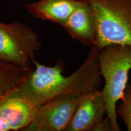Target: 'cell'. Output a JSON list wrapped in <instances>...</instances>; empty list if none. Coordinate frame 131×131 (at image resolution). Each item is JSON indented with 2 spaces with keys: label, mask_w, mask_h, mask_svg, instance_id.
Returning a JSON list of instances; mask_svg holds the SVG:
<instances>
[{
  "label": "cell",
  "mask_w": 131,
  "mask_h": 131,
  "mask_svg": "<svg viewBox=\"0 0 131 131\" xmlns=\"http://www.w3.org/2000/svg\"><path fill=\"white\" fill-rule=\"evenodd\" d=\"M100 50L92 46L88 56L72 74L63 75L64 65L58 61L47 66L34 60V69L27 79L12 94L38 107L50 100L66 95H81L100 89L103 80L99 69Z\"/></svg>",
  "instance_id": "6da1fadb"
},
{
  "label": "cell",
  "mask_w": 131,
  "mask_h": 131,
  "mask_svg": "<svg viewBox=\"0 0 131 131\" xmlns=\"http://www.w3.org/2000/svg\"><path fill=\"white\" fill-rule=\"evenodd\" d=\"M98 64L104 80L101 90L106 104V117L112 123L113 130L119 131L116 111L117 103L122 100L131 69V46L111 45L100 52Z\"/></svg>",
  "instance_id": "7a4b0ae2"
},
{
  "label": "cell",
  "mask_w": 131,
  "mask_h": 131,
  "mask_svg": "<svg viewBox=\"0 0 131 131\" xmlns=\"http://www.w3.org/2000/svg\"><path fill=\"white\" fill-rule=\"evenodd\" d=\"M94 10L97 21L95 46H131V0H86Z\"/></svg>",
  "instance_id": "3957f363"
},
{
  "label": "cell",
  "mask_w": 131,
  "mask_h": 131,
  "mask_svg": "<svg viewBox=\"0 0 131 131\" xmlns=\"http://www.w3.org/2000/svg\"><path fill=\"white\" fill-rule=\"evenodd\" d=\"M41 46L38 34L26 24L0 22V60L30 68Z\"/></svg>",
  "instance_id": "277c9868"
},
{
  "label": "cell",
  "mask_w": 131,
  "mask_h": 131,
  "mask_svg": "<svg viewBox=\"0 0 131 131\" xmlns=\"http://www.w3.org/2000/svg\"><path fill=\"white\" fill-rule=\"evenodd\" d=\"M82 95H66L44 103L23 131H66Z\"/></svg>",
  "instance_id": "5b68a950"
},
{
  "label": "cell",
  "mask_w": 131,
  "mask_h": 131,
  "mask_svg": "<svg viewBox=\"0 0 131 131\" xmlns=\"http://www.w3.org/2000/svg\"><path fill=\"white\" fill-rule=\"evenodd\" d=\"M61 26L72 38L87 46H95L98 26L95 13L86 0H80L77 7Z\"/></svg>",
  "instance_id": "8992f818"
},
{
  "label": "cell",
  "mask_w": 131,
  "mask_h": 131,
  "mask_svg": "<svg viewBox=\"0 0 131 131\" xmlns=\"http://www.w3.org/2000/svg\"><path fill=\"white\" fill-rule=\"evenodd\" d=\"M105 115L106 104L101 90L83 94L66 131H92Z\"/></svg>",
  "instance_id": "52a82bcc"
},
{
  "label": "cell",
  "mask_w": 131,
  "mask_h": 131,
  "mask_svg": "<svg viewBox=\"0 0 131 131\" xmlns=\"http://www.w3.org/2000/svg\"><path fill=\"white\" fill-rule=\"evenodd\" d=\"M37 110V107L13 94L0 101V115L13 131H23L35 119Z\"/></svg>",
  "instance_id": "ba28073f"
},
{
  "label": "cell",
  "mask_w": 131,
  "mask_h": 131,
  "mask_svg": "<svg viewBox=\"0 0 131 131\" xmlns=\"http://www.w3.org/2000/svg\"><path fill=\"white\" fill-rule=\"evenodd\" d=\"M80 0H40L25 5L27 12L37 18L61 26L79 4Z\"/></svg>",
  "instance_id": "9c48e42d"
},
{
  "label": "cell",
  "mask_w": 131,
  "mask_h": 131,
  "mask_svg": "<svg viewBox=\"0 0 131 131\" xmlns=\"http://www.w3.org/2000/svg\"><path fill=\"white\" fill-rule=\"evenodd\" d=\"M34 69V66L24 68L0 60V101L18 88L27 79Z\"/></svg>",
  "instance_id": "30bf717a"
},
{
  "label": "cell",
  "mask_w": 131,
  "mask_h": 131,
  "mask_svg": "<svg viewBox=\"0 0 131 131\" xmlns=\"http://www.w3.org/2000/svg\"><path fill=\"white\" fill-rule=\"evenodd\" d=\"M121 100L116 108L117 115L123 121L127 130L131 131V84L126 87L123 97Z\"/></svg>",
  "instance_id": "8fae6325"
},
{
  "label": "cell",
  "mask_w": 131,
  "mask_h": 131,
  "mask_svg": "<svg viewBox=\"0 0 131 131\" xmlns=\"http://www.w3.org/2000/svg\"><path fill=\"white\" fill-rule=\"evenodd\" d=\"M92 131H114L112 123L109 118L106 117L101 119L95 126Z\"/></svg>",
  "instance_id": "7c38bea8"
},
{
  "label": "cell",
  "mask_w": 131,
  "mask_h": 131,
  "mask_svg": "<svg viewBox=\"0 0 131 131\" xmlns=\"http://www.w3.org/2000/svg\"><path fill=\"white\" fill-rule=\"evenodd\" d=\"M9 124L5 119L0 115V131H10Z\"/></svg>",
  "instance_id": "4fadbf2b"
}]
</instances>
